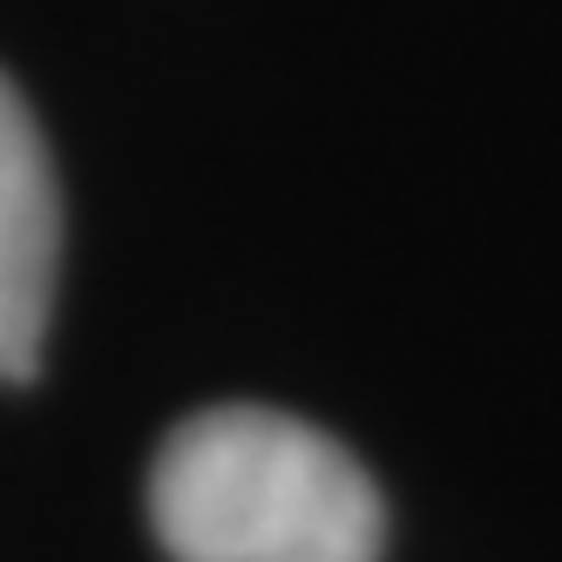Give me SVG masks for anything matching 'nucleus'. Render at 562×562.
I'll return each mask as SVG.
<instances>
[{"label":"nucleus","instance_id":"obj_1","mask_svg":"<svg viewBox=\"0 0 562 562\" xmlns=\"http://www.w3.org/2000/svg\"><path fill=\"white\" fill-rule=\"evenodd\" d=\"M149 521L177 562H380L386 502L333 434L278 407H211L149 468Z\"/></svg>","mask_w":562,"mask_h":562},{"label":"nucleus","instance_id":"obj_2","mask_svg":"<svg viewBox=\"0 0 562 562\" xmlns=\"http://www.w3.org/2000/svg\"><path fill=\"white\" fill-rule=\"evenodd\" d=\"M61 278V190L42 123L0 75V380H34Z\"/></svg>","mask_w":562,"mask_h":562}]
</instances>
